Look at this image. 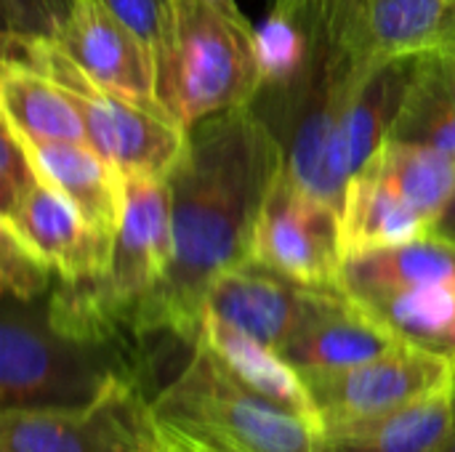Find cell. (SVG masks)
Segmentation results:
<instances>
[{
    "label": "cell",
    "mask_w": 455,
    "mask_h": 452,
    "mask_svg": "<svg viewBox=\"0 0 455 452\" xmlns=\"http://www.w3.org/2000/svg\"><path fill=\"white\" fill-rule=\"evenodd\" d=\"M283 168L285 147L253 104L213 115L187 133L165 178L173 258L139 306V341L163 333L197 344L205 296L219 274L248 261L259 213Z\"/></svg>",
    "instance_id": "obj_1"
},
{
    "label": "cell",
    "mask_w": 455,
    "mask_h": 452,
    "mask_svg": "<svg viewBox=\"0 0 455 452\" xmlns=\"http://www.w3.org/2000/svg\"><path fill=\"white\" fill-rule=\"evenodd\" d=\"M157 101L184 131L264 91L256 27L213 0H173L155 48Z\"/></svg>",
    "instance_id": "obj_2"
},
{
    "label": "cell",
    "mask_w": 455,
    "mask_h": 452,
    "mask_svg": "<svg viewBox=\"0 0 455 452\" xmlns=\"http://www.w3.org/2000/svg\"><path fill=\"white\" fill-rule=\"evenodd\" d=\"M149 426L171 452H320L317 432L243 389L203 344L149 400Z\"/></svg>",
    "instance_id": "obj_3"
},
{
    "label": "cell",
    "mask_w": 455,
    "mask_h": 452,
    "mask_svg": "<svg viewBox=\"0 0 455 452\" xmlns=\"http://www.w3.org/2000/svg\"><path fill=\"white\" fill-rule=\"evenodd\" d=\"M3 59H16L56 83L77 109L88 144L123 176L168 178L187 147V133L163 112L99 88L53 40L3 35Z\"/></svg>",
    "instance_id": "obj_4"
},
{
    "label": "cell",
    "mask_w": 455,
    "mask_h": 452,
    "mask_svg": "<svg viewBox=\"0 0 455 452\" xmlns=\"http://www.w3.org/2000/svg\"><path fill=\"white\" fill-rule=\"evenodd\" d=\"M5 298L0 320V410L80 408L93 402L120 370L107 365V349L56 333L45 312Z\"/></svg>",
    "instance_id": "obj_5"
},
{
    "label": "cell",
    "mask_w": 455,
    "mask_h": 452,
    "mask_svg": "<svg viewBox=\"0 0 455 452\" xmlns=\"http://www.w3.org/2000/svg\"><path fill=\"white\" fill-rule=\"evenodd\" d=\"M149 440V400L128 373L80 408L0 410V452H136Z\"/></svg>",
    "instance_id": "obj_6"
},
{
    "label": "cell",
    "mask_w": 455,
    "mask_h": 452,
    "mask_svg": "<svg viewBox=\"0 0 455 452\" xmlns=\"http://www.w3.org/2000/svg\"><path fill=\"white\" fill-rule=\"evenodd\" d=\"M455 0H312L307 24L315 40L357 69L440 51Z\"/></svg>",
    "instance_id": "obj_7"
},
{
    "label": "cell",
    "mask_w": 455,
    "mask_h": 452,
    "mask_svg": "<svg viewBox=\"0 0 455 452\" xmlns=\"http://www.w3.org/2000/svg\"><path fill=\"white\" fill-rule=\"evenodd\" d=\"M173 258V213L165 178L125 176V208L115 237L112 264L99 277V293L125 333L136 338L141 301L160 285Z\"/></svg>",
    "instance_id": "obj_8"
},
{
    "label": "cell",
    "mask_w": 455,
    "mask_h": 452,
    "mask_svg": "<svg viewBox=\"0 0 455 452\" xmlns=\"http://www.w3.org/2000/svg\"><path fill=\"white\" fill-rule=\"evenodd\" d=\"M248 258L307 288L341 290L339 210L301 192L283 168L259 213Z\"/></svg>",
    "instance_id": "obj_9"
},
{
    "label": "cell",
    "mask_w": 455,
    "mask_h": 452,
    "mask_svg": "<svg viewBox=\"0 0 455 452\" xmlns=\"http://www.w3.org/2000/svg\"><path fill=\"white\" fill-rule=\"evenodd\" d=\"M323 424H344L371 418L416 402L455 381V357L397 346L368 362L341 370H312L301 373Z\"/></svg>",
    "instance_id": "obj_10"
},
{
    "label": "cell",
    "mask_w": 455,
    "mask_h": 452,
    "mask_svg": "<svg viewBox=\"0 0 455 452\" xmlns=\"http://www.w3.org/2000/svg\"><path fill=\"white\" fill-rule=\"evenodd\" d=\"M53 43L104 91L163 112L155 51L101 0H77ZM165 115V112H163Z\"/></svg>",
    "instance_id": "obj_11"
},
{
    "label": "cell",
    "mask_w": 455,
    "mask_h": 452,
    "mask_svg": "<svg viewBox=\"0 0 455 452\" xmlns=\"http://www.w3.org/2000/svg\"><path fill=\"white\" fill-rule=\"evenodd\" d=\"M0 226L11 229L56 280L104 277L112 264L115 237L91 226L80 210L53 186L37 181L8 213Z\"/></svg>",
    "instance_id": "obj_12"
},
{
    "label": "cell",
    "mask_w": 455,
    "mask_h": 452,
    "mask_svg": "<svg viewBox=\"0 0 455 452\" xmlns=\"http://www.w3.org/2000/svg\"><path fill=\"white\" fill-rule=\"evenodd\" d=\"M320 290L248 258L213 280L205 296V312L283 354L309 317Z\"/></svg>",
    "instance_id": "obj_13"
},
{
    "label": "cell",
    "mask_w": 455,
    "mask_h": 452,
    "mask_svg": "<svg viewBox=\"0 0 455 452\" xmlns=\"http://www.w3.org/2000/svg\"><path fill=\"white\" fill-rule=\"evenodd\" d=\"M403 346L387 328L365 314L344 290H320L283 357L299 370H341Z\"/></svg>",
    "instance_id": "obj_14"
},
{
    "label": "cell",
    "mask_w": 455,
    "mask_h": 452,
    "mask_svg": "<svg viewBox=\"0 0 455 452\" xmlns=\"http://www.w3.org/2000/svg\"><path fill=\"white\" fill-rule=\"evenodd\" d=\"M197 344H203L243 389L288 413L291 418L307 424L312 432L323 434V416L301 373L283 354L208 312L203 314Z\"/></svg>",
    "instance_id": "obj_15"
},
{
    "label": "cell",
    "mask_w": 455,
    "mask_h": 452,
    "mask_svg": "<svg viewBox=\"0 0 455 452\" xmlns=\"http://www.w3.org/2000/svg\"><path fill=\"white\" fill-rule=\"evenodd\" d=\"M32 165L99 232L117 237L125 208V176L88 141L24 139Z\"/></svg>",
    "instance_id": "obj_16"
},
{
    "label": "cell",
    "mask_w": 455,
    "mask_h": 452,
    "mask_svg": "<svg viewBox=\"0 0 455 452\" xmlns=\"http://www.w3.org/2000/svg\"><path fill=\"white\" fill-rule=\"evenodd\" d=\"M453 413L455 381L389 413L325 426L320 452H440Z\"/></svg>",
    "instance_id": "obj_17"
},
{
    "label": "cell",
    "mask_w": 455,
    "mask_h": 452,
    "mask_svg": "<svg viewBox=\"0 0 455 452\" xmlns=\"http://www.w3.org/2000/svg\"><path fill=\"white\" fill-rule=\"evenodd\" d=\"M455 277V245L435 234L344 258L339 288L352 301Z\"/></svg>",
    "instance_id": "obj_18"
},
{
    "label": "cell",
    "mask_w": 455,
    "mask_h": 452,
    "mask_svg": "<svg viewBox=\"0 0 455 452\" xmlns=\"http://www.w3.org/2000/svg\"><path fill=\"white\" fill-rule=\"evenodd\" d=\"M339 229L341 253L349 258L357 253L419 240L432 232V221L411 208L387 181L371 170H360L349 181L339 213Z\"/></svg>",
    "instance_id": "obj_19"
},
{
    "label": "cell",
    "mask_w": 455,
    "mask_h": 452,
    "mask_svg": "<svg viewBox=\"0 0 455 452\" xmlns=\"http://www.w3.org/2000/svg\"><path fill=\"white\" fill-rule=\"evenodd\" d=\"M355 304L403 344L455 357V277Z\"/></svg>",
    "instance_id": "obj_20"
},
{
    "label": "cell",
    "mask_w": 455,
    "mask_h": 452,
    "mask_svg": "<svg viewBox=\"0 0 455 452\" xmlns=\"http://www.w3.org/2000/svg\"><path fill=\"white\" fill-rule=\"evenodd\" d=\"M0 109L3 120L24 139L88 141L72 101L51 77L24 61L3 59Z\"/></svg>",
    "instance_id": "obj_21"
},
{
    "label": "cell",
    "mask_w": 455,
    "mask_h": 452,
    "mask_svg": "<svg viewBox=\"0 0 455 452\" xmlns=\"http://www.w3.org/2000/svg\"><path fill=\"white\" fill-rule=\"evenodd\" d=\"M389 139L427 144L455 157V53L429 51L416 56Z\"/></svg>",
    "instance_id": "obj_22"
},
{
    "label": "cell",
    "mask_w": 455,
    "mask_h": 452,
    "mask_svg": "<svg viewBox=\"0 0 455 452\" xmlns=\"http://www.w3.org/2000/svg\"><path fill=\"white\" fill-rule=\"evenodd\" d=\"M363 170L387 181L432 224L455 192V157L427 144L387 139Z\"/></svg>",
    "instance_id": "obj_23"
},
{
    "label": "cell",
    "mask_w": 455,
    "mask_h": 452,
    "mask_svg": "<svg viewBox=\"0 0 455 452\" xmlns=\"http://www.w3.org/2000/svg\"><path fill=\"white\" fill-rule=\"evenodd\" d=\"M416 56L397 59L381 67L368 69L349 104V144L355 176L371 163V157L392 136V128L400 117Z\"/></svg>",
    "instance_id": "obj_24"
},
{
    "label": "cell",
    "mask_w": 455,
    "mask_h": 452,
    "mask_svg": "<svg viewBox=\"0 0 455 452\" xmlns=\"http://www.w3.org/2000/svg\"><path fill=\"white\" fill-rule=\"evenodd\" d=\"M256 40L264 91H283L304 80L315 56V35L304 19L272 5L269 16L256 27Z\"/></svg>",
    "instance_id": "obj_25"
},
{
    "label": "cell",
    "mask_w": 455,
    "mask_h": 452,
    "mask_svg": "<svg viewBox=\"0 0 455 452\" xmlns=\"http://www.w3.org/2000/svg\"><path fill=\"white\" fill-rule=\"evenodd\" d=\"M56 274L11 229L0 226V288L3 298L35 304L51 293Z\"/></svg>",
    "instance_id": "obj_26"
},
{
    "label": "cell",
    "mask_w": 455,
    "mask_h": 452,
    "mask_svg": "<svg viewBox=\"0 0 455 452\" xmlns=\"http://www.w3.org/2000/svg\"><path fill=\"white\" fill-rule=\"evenodd\" d=\"M5 35L16 37H48L53 40L59 29L72 16L77 0H0Z\"/></svg>",
    "instance_id": "obj_27"
},
{
    "label": "cell",
    "mask_w": 455,
    "mask_h": 452,
    "mask_svg": "<svg viewBox=\"0 0 455 452\" xmlns=\"http://www.w3.org/2000/svg\"><path fill=\"white\" fill-rule=\"evenodd\" d=\"M40 181L21 136L3 120L0 128V213H8Z\"/></svg>",
    "instance_id": "obj_28"
},
{
    "label": "cell",
    "mask_w": 455,
    "mask_h": 452,
    "mask_svg": "<svg viewBox=\"0 0 455 452\" xmlns=\"http://www.w3.org/2000/svg\"><path fill=\"white\" fill-rule=\"evenodd\" d=\"M101 3L115 16H120L141 40H147L152 51L157 48L173 0H101Z\"/></svg>",
    "instance_id": "obj_29"
},
{
    "label": "cell",
    "mask_w": 455,
    "mask_h": 452,
    "mask_svg": "<svg viewBox=\"0 0 455 452\" xmlns=\"http://www.w3.org/2000/svg\"><path fill=\"white\" fill-rule=\"evenodd\" d=\"M429 234H435L440 240H448V242L455 245V192L453 197L448 200V205L443 208V213L437 216V221L432 224V232Z\"/></svg>",
    "instance_id": "obj_30"
},
{
    "label": "cell",
    "mask_w": 455,
    "mask_h": 452,
    "mask_svg": "<svg viewBox=\"0 0 455 452\" xmlns=\"http://www.w3.org/2000/svg\"><path fill=\"white\" fill-rule=\"evenodd\" d=\"M440 51H443V53H455V11L453 19H451V27H448V35H445V43H443Z\"/></svg>",
    "instance_id": "obj_31"
},
{
    "label": "cell",
    "mask_w": 455,
    "mask_h": 452,
    "mask_svg": "<svg viewBox=\"0 0 455 452\" xmlns=\"http://www.w3.org/2000/svg\"><path fill=\"white\" fill-rule=\"evenodd\" d=\"M440 452H455V413H453V426H451V432H448V437H445V445L440 448Z\"/></svg>",
    "instance_id": "obj_32"
},
{
    "label": "cell",
    "mask_w": 455,
    "mask_h": 452,
    "mask_svg": "<svg viewBox=\"0 0 455 452\" xmlns=\"http://www.w3.org/2000/svg\"><path fill=\"white\" fill-rule=\"evenodd\" d=\"M136 452H171V450H165V448L155 440V434H152V440H149L141 450H136Z\"/></svg>",
    "instance_id": "obj_33"
},
{
    "label": "cell",
    "mask_w": 455,
    "mask_h": 452,
    "mask_svg": "<svg viewBox=\"0 0 455 452\" xmlns=\"http://www.w3.org/2000/svg\"><path fill=\"white\" fill-rule=\"evenodd\" d=\"M213 3H219V5H221V8H229V11H240V8H237V3H235V0H213Z\"/></svg>",
    "instance_id": "obj_34"
}]
</instances>
